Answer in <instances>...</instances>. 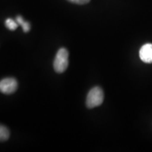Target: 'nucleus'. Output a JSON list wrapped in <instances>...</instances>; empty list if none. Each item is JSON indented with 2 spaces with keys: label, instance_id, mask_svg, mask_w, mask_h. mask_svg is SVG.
<instances>
[{
  "label": "nucleus",
  "instance_id": "obj_8",
  "mask_svg": "<svg viewBox=\"0 0 152 152\" xmlns=\"http://www.w3.org/2000/svg\"><path fill=\"white\" fill-rule=\"evenodd\" d=\"M68 1L76 4H85L90 2V0H68Z\"/></svg>",
  "mask_w": 152,
  "mask_h": 152
},
{
  "label": "nucleus",
  "instance_id": "obj_6",
  "mask_svg": "<svg viewBox=\"0 0 152 152\" xmlns=\"http://www.w3.org/2000/svg\"><path fill=\"white\" fill-rule=\"evenodd\" d=\"M10 136L9 129L4 125H0V142L7 141Z\"/></svg>",
  "mask_w": 152,
  "mask_h": 152
},
{
  "label": "nucleus",
  "instance_id": "obj_7",
  "mask_svg": "<svg viewBox=\"0 0 152 152\" xmlns=\"http://www.w3.org/2000/svg\"><path fill=\"white\" fill-rule=\"evenodd\" d=\"M5 26L9 30H15L18 28V24L16 22V20H13L11 18H7L5 21Z\"/></svg>",
  "mask_w": 152,
  "mask_h": 152
},
{
  "label": "nucleus",
  "instance_id": "obj_5",
  "mask_svg": "<svg viewBox=\"0 0 152 152\" xmlns=\"http://www.w3.org/2000/svg\"><path fill=\"white\" fill-rule=\"evenodd\" d=\"M16 20V22L18 23V25L21 26L24 33H28V32H29V30H30V24L29 22L26 21L21 16H17Z\"/></svg>",
  "mask_w": 152,
  "mask_h": 152
},
{
  "label": "nucleus",
  "instance_id": "obj_2",
  "mask_svg": "<svg viewBox=\"0 0 152 152\" xmlns=\"http://www.w3.org/2000/svg\"><path fill=\"white\" fill-rule=\"evenodd\" d=\"M68 54L66 48H61L58 50L54 61V71L58 73H62L67 69L68 66Z\"/></svg>",
  "mask_w": 152,
  "mask_h": 152
},
{
  "label": "nucleus",
  "instance_id": "obj_3",
  "mask_svg": "<svg viewBox=\"0 0 152 152\" xmlns=\"http://www.w3.org/2000/svg\"><path fill=\"white\" fill-rule=\"evenodd\" d=\"M18 88V83L14 77H6L0 81V92L5 94H11Z\"/></svg>",
  "mask_w": 152,
  "mask_h": 152
},
{
  "label": "nucleus",
  "instance_id": "obj_4",
  "mask_svg": "<svg viewBox=\"0 0 152 152\" xmlns=\"http://www.w3.org/2000/svg\"><path fill=\"white\" fill-rule=\"evenodd\" d=\"M140 58L146 64H152V44L144 45L140 50Z\"/></svg>",
  "mask_w": 152,
  "mask_h": 152
},
{
  "label": "nucleus",
  "instance_id": "obj_1",
  "mask_svg": "<svg viewBox=\"0 0 152 152\" xmlns=\"http://www.w3.org/2000/svg\"><path fill=\"white\" fill-rule=\"evenodd\" d=\"M104 99L103 90L100 87H94L88 92L86 99V106L88 109H93L102 105Z\"/></svg>",
  "mask_w": 152,
  "mask_h": 152
}]
</instances>
